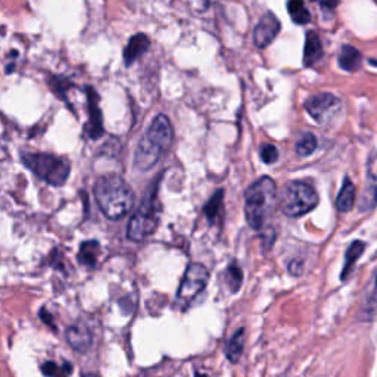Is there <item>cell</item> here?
Instances as JSON below:
<instances>
[{"label": "cell", "mask_w": 377, "mask_h": 377, "mask_svg": "<svg viewBox=\"0 0 377 377\" xmlns=\"http://www.w3.org/2000/svg\"><path fill=\"white\" fill-rule=\"evenodd\" d=\"M94 199L106 218H124L134 205V193L128 183L118 174H106L94 183Z\"/></svg>", "instance_id": "obj_1"}, {"label": "cell", "mask_w": 377, "mask_h": 377, "mask_svg": "<svg viewBox=\"0 0 377 377\" xmlns=\"http://www.w3.org/2000/svg\"><path fill=\"white\" fill-rule=\"evenodd\" d=\"M174 140L173 127L165 115H158L140 139L134 152V168L148 171L155 167L162 155L167 152Z\"/></svg>", "instance_id": "obj_2"}, {"label": "cell", "mask_w": 377, "mask_h": 377, "mask_svg": "<svg viewBox=\"0 0 377 377\" xmlns=\"http://www.w3.org/2000/svg\"><path fill=\"white\" fill-rule=\"evenodd\" d=\"M277 207V186L268 175L252 183L245 193V217L254 230H261Z\"/></svg>", "instance_id": "obj_3"}, {"label": "cell", "mask_w": 377, "mask_h": 377, "mask_svg": "<svg viewBox=\"0 0 377 377\" xmlns=\"http://www.w3.org/2000/svg\"><path fill=\"white\" fill-rule=\"evenodd\" d=\"M318 204L315 188L305 182L293 180L283 186L277 195V205L288 217H301L313 211Z\"/></svg>", "instance_id": "obj_4"}, {"label": "cell", "mask_w": 377, "mask_h": 377, "mask_svg": "<svg viewBox=\"0 0 377 377\" xmlns=\"http://www.w3.org/2000/svg\"><path fill=\"white\" fill-rule=\"evenodd\" d=\"M21 159L28 170L52 186H62L68 180L71 167L68 161L61 157L52 153L26 152L21 155Z\"/></svg>", "instance_id": "obj_5"}, {"label": "cell", "mask_w": 377, "mask_h": 377, "mask_svg": "<svg viewBox=\"0 0 377 377\" xmlns=\"http://www.w3.org/2000/svg\"><path fill=\"white\" fill-rule=\"evenodd\" d=\"M158 226V207H157V186H152L145 195L143 200L132 217L127 227V236L130 240L141 242L157 230Z\"/></svg>", "instance_id": "obj_6"}, {"label": "cell", "mask_w": 377, "mask_h": 377, "mask_svg": "<svg viewBox=\"0 0 377 377\" xmlns=\"http://www.w3.org/2000/svg\"><path fill=\"white\" fill-rule=\"evenodd\" d=\"M209 279V273L204 264L193 263L187 267L182 285L177 292V301L182 306L191 304L198 295L202 292L207 286Z\"/></svg>", "instance_id": "obj_7"}, {"label": "cell", "mask_w": 377, "mask_h": 377, "mask_svg": "<svg viewBox=\"0 0 377 377\" xmlns=\"http://www.w3.org/2000/svg\"><path fill=\"white\" fill-rule=\"evenodd\" d=\"M305 109L318 124H326L339 112L340 100L330 93H320L306 100Z\"/></svg>", "instance_id": "obj_8"}, {"label": "cell", "mask_w": 377, "mask_h": 377, "mask_svg": "<svg viewBox=\"0 0 377 377\" xmlns=\"http://www.w3.org/2000/svg\"><path fill=\"white\" fill-rule=\"evenodd\" d=\"M87 94V111H89V123L86 124V134L96 140L103 136V118L102 111L99 108V94L93 87H86Z\"/></svg>", "instance_id": "obj_9"}, {"label": "cell", "mask_w": 377, "mask_h": 377, "mask_svg": "<svg viewBox=\"0 0 377 377\" xmlns=\"http://www.w3.org/2000/svg\"><path fill=\"white\" fill-rule=\"evenodd\" d=\"M280 31V21L276 18L274 14L267 12V14L259 19L256 27L254 28V43L259 49L270 46L277 37Z\"/></svg>", "instance_id": "obj_10"}, {"label": "cell", "mask_w": 377, "mask_h": 377, "mask_svg": "<svg viewBox=\"0 0 377 377\" xmlns=\"http://www.w3.org/2000/svg\"><path fill=\"white\" fill-rule=\"evenodd\" d=\"M377 207V159L371 161L367 168V179L361 195L360 209L362 212L371 211Z\"/></svg>", "instance_id": "obj_11"}, {"label": "cell", "mask_w": 377, "mask_h": 377, "mask_svg": "<svg viewBox=\"0 0 377 377\" xmlns=\"http://www.w3.org/2000/svg\"><path fill=\"white\" fill-rule=\"evenodd\" d=\"M67 340L76 351L86 352L93 344V336L86 326L74 324L67 328Z\"/></svg>", "instance_id": "obj_12"}, {"label": "cell", "mask_w": 377, "mask_h": 377, "mask_svg": "<svg viewBox=\"0 0 377 377\" xmlns=\"http://www.w3.org/2000/svg\"><path fill=\"white\" fill-rule=\"evenodd\" d=\"M150 46V40L146 34H136L128 40L125 49H124V62L125 65H132L137 59L145 55Z\"/></svg>", "instance_id": "obj_13"}, {"label": "cell", "mask_w": 377, "mask_h": 377, "mask_svg": "<svg viewBox=\"0 0 377 377\" xmlns=\"http://www.w3.org/2000/svg\"><path fill=\"white\" fill-rule=\"evenodd\" d=\"M323 56V44L320 37H318L317 33L310 31L306 34L305 40V49H304V64L306 67L314 65L318 62Z\"/></svg>", "instance_id": "obj_14"}, {"label": "cell", "mask_w": 377, "mask_h": 377, "mask_svg": "<svg viewBox=\"0 0 377 377\" xmlns=\"http://www.w3.org/2000/svg\"><path fill=\"white\" fill-rule=\"evenodd\" d=\"M361 313L367 318H371L377 314V271L370 279L367 289L364 292Z\"/></svg>", "instance_id": "obj_15"}, {"label": "cell", "mask_w": 377, "mask_h": 377, "mask_svg": "<svg viewBox=\"0 0 377 377\" xmlns=\"http://www.w3.org/2000/svg\"><path fill=\"white\" fill-rule=\"evenodd\" d=\"M356 186L351 182V179L344 180L342 188L339 191V195L336 198V208L339 212H349L353 205H356Z\"/></svg>", "instance_id": "obj_16"}, {"label": "cell", "mask_w": 377, "mask_h": 377, "mask_svg": "<svg viewBox=\"0 0 377 377\" xmlns=\"http://www.w3.org/2000/svg\"><path fill=\"white\" fill-rule=\"evenodd\" d=\"M339 65L349 73H356L361 67V53L353 46H342L339 52Z\"/></svg>", "instance_id": "obj_17"}, {"label": "cell", "mask_w": 377, "mask_h": 377, "mask_svg": "<svg viewBox=\"0 0 377 377\" xmlns=\"http://www.w3.org/2000/svg\"><path fill=\"white\" fill-rule=\"evenodd\" d=\"M245 348V328H239L226 344V357L230 362H239Z\"/></svg>", "instance_id": "obj_18"}, {"label": "cell", "mask_w": 377, "mask_h": 377, "mask_svg": "<svg viewBox=\"0 0 377 377\" xmlns=\"http://www.w3.org/2000/svg\"><path fill=\"white\" fill-rule=\"evenodd\" d=\"M100 251V245L96 240H87L80 245L78 263L86 267H94L98 261V255Z\"/></svg>", "instance_id": "obj_19"}, {"label": "cell", "mask_w": 377, "mask_h": 377, "mask_svg": "<svg viewBox=\"0 0 377 377\" xmlns=\"http://www.w3.org/2000/svg\"><path fill=\"white\" fill-rule=\"evenodd\" d=\"M364 251H365V243L362 240H356L351 243V246L348 247V251L345 254V264H344V270H342V280H345L351 274L353 265H356V263L364 254Z\"/></svg>", "instance_id": "obj_20"}, {"label": "cell", "mask_w": 377, "mask_h": 377, "mask_svg": "<svg viewBox=\"0 0 377 377\" xmlns=\"http://www.w3.org/2000/svg\"><path fill=\"white\" fill-rule=\"evenodd\" d=\"M222 196H224V192L218 191L214 196L208 200V204L205 205V209H204L205 217L212 224L220 221V217L222 216Z\"/></svg>", "instance_id": "obj_21"}, {"label": "cell", "mask_w": 377, "mask_h": 377, "mask_svg": "<svg viewBox=\"0 0 377 377\" xmlns=\"http://www.w3.org/2000/svg\"><path fill=\"white\" fill-rule=\"evenodd\" d=\"M318 148V141L317 137L313 133H304L299 140L297 141V153L301 157H310L315 152V149Z\"/></svg>", "instance_id": "obj_22"}, {"label": "cell", "mask_w": 377, "mask_h": 377, "mask_svg": "<svg viewBox=\"0 0 377 377\" xmlns=\"http://www.w3.org/2000/svg\"><path fill=\"white\" fill-rule=\"evenodd\" d=\"M42 371L47 377H69V374L73 373V365L69 362L59 365L53 361H47L42 365Z\"/></svg>", "instance_id": "obj_23"}, {"label": "cell", "mask_w": 377, "mask_h": 377, "mask_svg": "<svg viewBox=\"0 0 377 377\" xmlns=\"http://www.w3.org/2000/svg\"><path fill=\"white\" fill-rule=\"evenodd\" d=\"M289 14L293 22L297 24H308L311 21V14L310 10L306 9V6L302 2H290L288 5Z\"/></svg>", "instance_id": "obj_24"}, {"label": "cell", "mask_w": 377, "mask_h": 377, "mask_svg": "<svg viewBox=\"0 0 377 377\" xmlns=\"http://www.w3.org/2000/svg\"><path fill=\"white\" fill-rule=\"evenodd\" d=\"M226 277H227V285H229L230 290L233 293L238 292L242 286V281H243V273H242L240 267L236 263L230 264L226 271Z\"/></svg>", "instance_id": "obj_25"}, {"label": "cell", "mask_w": 377, "mask_h": 377, "mask_svg": "<svg viewBox=\"0 0 377 377\" xmlns=\"http://www.w3.org/2000/svg\"><path fill=\"white\" fill-rule=\"evenodd\" d=\"M279 158V150L276 146L273 145H265L263 149H261V159L265 162V164H274Z\"/></svg>", "instance_id": "obj_26"}, {"label": "cell", "mask_w": 377, "mask_h": 377, "mask_svg": "<svg viewBox=\"0 0 377 377\" xmlns=\"http://www.w3.org/2000/svg\"><path fill=\"white\" fill-rule=\"evenodd\" d=\"M51 86L55 89V91L58 93V96H62L64 98L65 89H68L71 85H69V81H64L61 77H55L51 81Z\"/></svg>", "instance_id": "obj_27"}, {"label": "cell", "mask_w": 377, "mask_h": 377, "mask_svg": "<svg viewBox=\"0 0 377 377\" xmlns=\"http://www.w3.org/2000/svg\"><path fill=\"white\" fill-rule=\"evenodd\" d=\"M40 317H42V320L47 324V326H51L52 328H55V324H53V320H52V315L49 311H46V308H43L40 311Z\"/></svg>", "instance_id": "obj_28"}, {"label": "cell", "mask_w": 377, "mask_h": 377, "mask_svg": "<svg viewBox=\"0 0 377 377\" xmlns=\"http://www.w3.org/2000/svg\"><path fill=\"white\" fill-rule=\"evenodd\" d=\"M195 377H208V376H207V374H200V373H198Z\"/></svg>", "instance_id": "obj_29"}]
</instances>
